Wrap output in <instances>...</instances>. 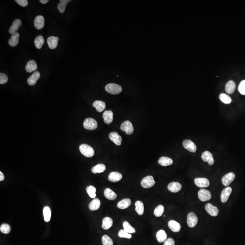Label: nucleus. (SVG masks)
Returning a JSON list of instances; mask_svg holds the SVG:
<instances>
[{"mask_svg": "<svg viewBox=\"0 0 245 245\" xmlns=\"http://www.w3.org/2000/svg\"><path fill=\"white\" fill-rule=\"evenodd\" d=\"M103 245H113V241L108 235H103L102 238Z\"/></svg>", "mask_w": 245, "mask_h": 245, "instance_id": "nucleus-42", "label": "nucleus"}, {"mask_svg": "<svg viewBox=\"0 0 245 245\" xmlns=\"http://www.w3.org/2000/svg\"><path fill=\"white\" fill-rule=\"evenodd\" d=\"M236 176L233 172H229L222 178V182L225 186H228L232 183L235 179Z\"/></svg>", "mask_w": 245, "mask_h": 245, "instance_id": "nucleus-8", "label": "nucleus"}, {"mask_svg": "<svg viewBox=\"0 0 245 245\" xmlns=\"http://www.w3.org/2000/svg\"><path fill=\"white\" fill-rule=\"evenodd\" d=\"M113 112L111 110H106L103 112V118L104 122L107 124L111 123L113 120Z\"/></svg>", "mask_w": 245, "mask_h": 245, "instance_id": "nucleus-21", "label": "nucleus"}, {"mask_svg": "<svg viewBox=\"0 0 245 245\" xmlns=\"http://www.w3.org/2000/svg\"><path fill=\"white\" fill-rule=\"evenodd\" d=\"M159 164L162 166H168L173 163V161L169 157H162L158 161Z\"/></svg>", "mask_w": 245, "mask_h": 245, "instance_id": "nucleus-29", "label": "nucleus"}, {"mask_svg": "<svg viewBox=\"0 0 245 245\" xmlns=\"http://www.w3.org/2000/svg\"><path fill=\"white\" fill-rule=\"evenodd\" d=\"M198 197L202 202L208 201L212 198V195L209 191L205 189H201L198 192Z\"/></svg>", "mask_w": 245, "mask_h": 245, "instance_id": "nucleus-4", "label": "nucleus"}, {"mask_svg": "<svg viewBox=\"0 0 245 245\" xmlns=\"http://www.w3.org/2000/svg\"><path fill=\"white\" fill-rule=\"evenodd\" d=\"M164 208L163 205H160L156 208L154 211V215L156 217H160L164 213Z\"/></svg>", "mask_w": 245, "mask_h": 245, "instance_id": "nucleus-39", "label": "nucleus"}, {"mask_svg": "<svg viewBox=\"0 0 245 245\" xmlns=\"http://www.w3.org/2000/svg\"><path fill=\"white\" fill-rule=\"evenodd\" d=\"M113 224V220L110 217H104L103 219L102 227L104 230H108L112 226Z\"/></svg>", "mask_w": 245, "mask_h": 245, "instance_id": "nucleus-28", "label": "nucleus"}, {"mask_svg": "<svg viewBox=\"0 0 245 245\" xmlns=\"http://www.w3.org/2000/svg\"><path fill=\"white\" fill-rule=\"evenodd\" d=\"M34 25L36 29L40 30L45 25V19L42 16H38L34 19Z\"/></svg>", "mask_w": 245, "mask_h": 245, "instance_id": "nucleus-16", "label": "nucleus"}, {"mask_svg": "<svg viewBox=\"0 0 245 245\" xmlns=\"http://www.w3.org/2000/svg\"><path fill=\"white\" fill-rule=\"evenodd\" d=\"M198 223V217L194 213L191 212L187 216V225L191 228L195 227Z\"/></svg>", "mask_w": 245, "mask_h": 245, "instance_id": "nucleus-7", "label": "nucleus"}, {"mask_svg": "<svg viewBox=\"0 0 245 245\" xmlns=\"http://www.w3.org/2000/svg\"><path fill=\"white\" fill-rule=\"evenodd\" d=\"M104 196L109 200H114L116 199L117 195L114 191L109 188H107L104 191Z\"/></svg>", "mask_w": 245, "mask_h": 245, "instance_id": "nucleus-27", "label": "nucleus"}, {"mask_svg": "<svg viewBox=\"0 0 245 245\" xmlns=\"http://www.w3.org/2000/svg\"><path fill=\"white\" fill-rule=\"evenodd\" d=\"M236 85L234 81L230 80L227 82L226 85V91L229 94H232L235 91Z\"/></svg>", "mask_w": 245, "mask_h": 245, "instance_id": "nucleus-30", "label": "nucleus"}, {"mask_svg": "<svg viewBox=\"0 0 245 245\" xmlns=\"http://www.w3.org/2000/svg\"><path fill=\"white\" fill-rule=\"evenodd\" d=\"M202 159L203 161L208 162L209 165H212L214 163V160L213 155L208 151H205L202 155Z\"/></svg>", "mask_w": 245, "mask_h": 245, "instance_id": "nucleus-12", "label": "nucleus"}, {"mask_svg": "<svg viewBox=\"0 0 245 245\" xmlns=\"http://www.w3.org/2000/svg\"><path fill=\"white\" fill-rule=\"evenodd\" d=\"M100 200L98 199H94L89 204V209L91 211H95L100 208Z\"/></svg>", "mask_w": 245, "mask_h": 245, "instance_id": "nucleus-31", "label": "nucleus"}, {"mask_svg": "<svg viewBox=\"0 0 245 245\" xmlns=\"http://www.w3.org/2000/svg\"><path fill=\"white\" fill-rule=\"evenodd\" d=\"M219 98L221 101L225 104H229L231 103V98L229 95L226 94H221L219 96Z\"/></svg>", "mask_w": 245, "mask_h": 245, "instance_id": "nucleus-41", "label": "nucleus"}, {"mask_svg": "<svg viewBox=\"0 0 245 245\" xmlns=\"http://www.w3.org/2000/svg\"><path fill=\"white\" fill-rule=\"evenodd\" d=\"M87 193L91 198L94 199L96 197V188L93 186H89L86 187Z\"/></svg>", "mask_w": 245, "mask_h": 245, "instance_id": "nucleus-40", "label": "nucleus"}, {"mask_svg": "<svg viewBox=\"0 0 245 245\" xmlns=\"http://www.w3.org/2000/svg\"><path fill=\"white\" fill-rule=\"evenodd\" d=\"M15 1L22 7H27L28 4V1L27 0H16Z\"/></svg>", "mask_w": 245, "mask_h": 245, "instance_id": "nucleus-47", "label": "nucleus"}, {"mask_svg": "<svg viewBox=\"0 0 245 245\" xmlns=\"http://www.w3.org/2000/svg\"><path fill=\"white\" fill-rule=\"evenodd\" d=\"M106 167L104 164H99L92 169V172L94 173H101L106 170Z\"/></svg>", "mask_w": 245, "mask_h": 245, "instance_id": "nucleus-35", "label": "nucleus"}, {"mask_svg": "<svg viewBox=\"0 0 245 245\" xmlns=\"http://www.w3.org/2000/svg\"><path fill=\"white\" fill-rule=\"evenodd\" d=\"M155 184V182L154 178L151 176H148L142 179L141 184L144 188H148L154 186Z\"/></svg>", "mask_w": 245, "mask_h": 245, "instance_id": "nucleus-5", "label": "nucleus"}, {"mask_svg": "<svg viewBox=\"0 0 245 245\" xmlns=\"http://www.w3.org/2000/svg\"><path fill=\"white\" fill-rule=\"evenodd\" d=\"M93 106L96 109L98 112H102L106 108V104L102 101L96 100L93 103Z\"/></svg>", "mask_w": 245, "mask_h": 245, "instance_id": "nucleus-25", "label": "nucleus"}, {"mask_svg": "<svg viewBox=\"0 0 245 245\" xmlns=\"http://www.w3.org/2000/svg\"><path fill=\"white\" fill-rule=\"evenodd\" d=\"M79 149L81 154L86 157H91L94 155V150L89 145L82 144L79 146Z\"/></svg>", "mask_w": 245, "mask_h": 245, "instance_id": "nucleus-2", "label": "nucleus"}, {"mask_svg": "<svg viewBox=\"0 0 245 245\" xmlns=\"http://www.w3.org/2000/svg\"><path fill=\"white\" fill-rule=\"evenodd\" d=\"M37 69V62L34 60H31L27 62L25 66V70L28 73L35 71Z\"/></svg>", "mask_w": 245, "mask_h": 245, "instance_id": "nucleus-23", "label": "nucleus"}, {"mask_svg": "<svg viewBox=\"0 0 245 245\" xmlns=\"http://www.w3.org/2000/svg\"><path fill=\"white\" fill-rule=\"evenodd\" d=\"M22 24V21L20 19H16L9 30V33L13 34L16 33L17 31L20 28Z\"/></svg>", "mask_w": 245, "mask_h": 245, "instance_id": "nucleus-15", "label": "nucleus"}, {"mask_svg": "<svg viewBox=\"0 0 245 245\" xmlns=\"http://www.w3.org/2000/svg\"><path fill=\"white\" fill-rule=\"evenodd\" d=\"M8 77L7 75L3 73H0V84L1 85L5 84L7 82Z\"/></svg>", "mask_w": 245, "mask_h": 245, "instance_id": "nucleus-46", "label": "nucleus"}, {"mask_svg": "<svg viewBox=\"0 0 245 245\" xmlns=\"http://www.w3.org/2000/svg\"><path fill=\"white\" fill-rule=\"evenodd\" d=\"M59 40V38L54 37V36L49 37L47 40L49 47L51 49L56 48L58 45Z\"/></svg>", "mask_w": 245, "mask_h": 245, "instance_id": "nucleus-18", "label": "nucleus"}, {"mask_svg": "<svg viewBox=\"0 0 245 245\" xmlns=\"http://www.w3.org/2000/svg\"><path fill=\"white\" fill-rule=\"evenodd\" d=\"M118 236L120 238H126L127 239H131L132 237L131 234L125 231L124 229L120 230L118 233Z\"/></svg>", "mask_w": 245, "mask_h": 245, "instance_id": "nucleus-44", "label": "nucleus"}, {"mask_svg": "<svg viewBox=\"0 0 245 245\" xmlns=\"http://www.w3.org/2000/svg\"><path fill=\"white\" fill-rule=\"evenodd\" d=\"M123 226L124 229L128 233H130V234L134 233L136 232L135 229L133 227H132L127 221H124L123 222Z\"/></svg>", "mask_w": 245, "mask_h": 245, "instance_id": "nucleus-37", "label": "nucleus"}, {"mask_svg": "<svg viewBox=\"0 0 245 245\" xmlns=\"http://www.w3.org/2000/svg\"><path fill=\"white\" fill-rule=\"evenodd\" d=\"M40 1L41 3H42V4H46V3H47V2H48L49 1L48 0H40Z\"/></svg>", "mask_w": 245, "mask_h": 245, "instance_id": "nucleus-50", "label": "nucleus"}, {"mask_svg": "<svg viewBox=\"0 0 245 245\" xmlns=\"http://www.w3.org/2000/svg\"><path fill=\"white\" fill-rule=\"evenodd\" d=\"M105 90L107 92L112 94H117L120 93L122 91L121 86L117 84L111 83L106 85Z\"/></svg>", "mask_w": 245, "mask_h": 245, "instance_id": "nucleus-1", "label": "nucleus"}, {"mask_svg": "<svg viewBox=\"0 0 245 245\" xmlns=\"http://www.w3.org/2000/svg\"><path fill=\"white\" fill-rule=\"evenodd\" d=\"M109 138L111 141H113L116 145L119 146L121 145L122 139L120 135L117 132H111L109 135Z\"/></svg>", "mask_w": 245, "mask_h": 245, "instance_id": "nucleus-19", "label": "nucleus"}, {"mask_svg": "<svg viewBox=\"0 0 245 245\" xmlns=\"http://www.w3.org/2000/svg\"><path fill=\"white\" fill-rule=\"evenodd\" d=\"M120 129L121 130L125 132L126 134L128 135H130L132 134L133 132V127L132 124L131 122L130 121H124L121 124L120 126Z\"/></svg>", "mask_w": 245, "mask_h": 245, "instance_id": "nucleus-6", "label": "nucleus"}, {"mask_svg": "<svg viewBox=\"0 0 245 245\" xmlns=\"http://www.w3.org/2000/svg\"><path fill=\"white\" fill-rule=\"evenodd\" d=\"M167 233L163 230H160L157 233V240L160 243L164 242L167 240Z\"/></svg>", "mask_w": 245, "mask_h": 245, "instance_id": "nucleus-32", "label": "nucleus"}, {"mask_svg": "<svg viewBox=\"0 0 245 245\" xmlns=\"http://www.w3.org/2000/svg\"><path fill=\"white\" fill-rule=\"evenodd\" d=\"M164 245H175V242L174 240L171 238L167 239L164 241Z\"/></svg>", "mask_w": 245, "mask_h": 245, "instance_id": "nucleus-48", "label": "nucleus"}, {"mask_svg": "<svg viewBox=\"0 0 245 245\" xmlns=\"http://www.w3.org/2000/svg\"><path fill=\"white\" fill-rule=\"evenodd\" d=\"M43 215L44 220L46 222H49L51 218V211L49 207H46L43 209Z\"/></svg>", "mask_w": 245, "mask_h": 245, "instance_id": "nucleus-38", "label": "nucleus"}, {"mask_svg": "<svg viewBox=\"0 0 245 245\" xmlns=\"http://www.w3.org/2000/svg\"><path fill=\"white\" fill-rule=\"evenodd\" d=\"M40 74L38 71H34L28 79L27 82L30 85H34L40 77Z\"/></svg>", "mask_w": 245, "mask_h": 245, "instance_id": "nucleus-20", "label": "nucleus"}, {"mask_svg": "<svg viewBox=\"0 0 245 245\" xmlns=\"http://www.w3.org/2000/svg\"><path fill=\"white\" fill-rule=\"evenodd\" d=\"M168 226L170 229L174 232H179L181 229V225L180 223L174 220H170L169 221Z\"/></svg>", "mask_w": 245, "mask_h": 245, "instance_id": "nucleus-17", "label": "nucleus"}, {"mask_svg": "<svg viewBox=\"0 0 245 245\" xmlns=\"http://www.w3.org/2000/svg\"><path fill=\"white\" fill-rule=\"evenodd\" d=\"M205 209L207 213L212 216H217L219 213V210L217 207L213 206L211 203H209L206 204Z\"/></svg>", "mask_w": 245, "mask_h": 245, "instance_id": "nucleus-10", "label": "nucleus"}, {"mask_svg": "<svg viewBox=\"0 0 245 245\" xmlns=\"http://www.w3.org/2000/svg\"><path fill=\"white\" fill-rule=\"evenodd\" d=\"M183 146L186 149L192 153H195L197 151V146L193 141L190 140H185L183 141Z\"/></svg>", "mask_w": 245, "mask_h": 245, "instance_id": "nucleus-9", "label": "nucleus"}, {"mask_svg": "<svg viewBox=\"0 0 245 245\" xmlns=\"http://www.w3.org/2000/svg\"><path fill=\"white\" fill-rule=\"evenodd\" d=\"M232 192V188L230 187H228L224 188L222 191L221 195V202L223 203L226 202L229 199V196H230Z\"/></svg>", "mask_w": 245, "mask_h": 245, "instance_id": "nucleus-13", "label": "nucleus"}, {"mask_svg": "<svg viewBox=\"0 0 245 245\" xmlns=\"http://www.w3.org/2000/svg\"><path fill=\"white\" fill-rule=\"evenodd\" d=\"M20 34L19 33L16 32L12 34L10 39L9 40L8 43L11 47H15L18 45L19 43Z\"/></svg>", "mask_w": 245, "mask_h": 245, "instance_id": "nucleus-24", "label": "nucleus"}, {"mask_svg": "<svg viewBox=\"0 0 245 245\" xmlns=\"http://www.w3.org/2000/svg\"><path fill=\"white\" fill-rule=\"evenodd\" d=\"M83 126L86 130H93L97 129L98 124L95 119L89 118L85 119L83 123Z\"/></svg>", "mask_w": 245, "mask_h": 245, "instance_id": "nucleus-3", "label": "nucleus"}, {"mask_svg": "<svg viewBox=\"0 0 245 245\" xmlns=\"http://www.w3.org/2000/svg\"><path fill=\"white\" fill-rule=\"evenodd\" d=\"M131 204V201L129 199H122L118 203L117 207L121 209H124L127 208L130 206Z\"/></svg>", "mask_w": 245, "mask_h": 245, "instance_id": "nucleus-26", "label": "nucleus"}, {"mask_svg": "<svg viewBox=\"0 0 245 245\" xmlns=\"http://www.w3.org/2000/svg\"><path fill=\"white\" fill-rule=\"evenodd\" d=\"M122 178V175L117 172H113L109 176V180L110 182H117Z\"/></svg>", "mask_w": 245, "mask_h": 245, "instance_id": "nucleus-22", "label": "nucleus"}, {"mask_svg": "<svg viewBox=\"0 0 245 245\" xmlns=\"http://www.w3.org/2000/svg\"><path fill=\"white\" fill-rule=\"evenodd\" d=\"M195 185L200 188L207 187L209 186L210 182L207 178H198L194 180Z\"/></svg>", "mask_w": 245, "mask_h": 245, "instance_id": "nucleus-11", "label": "nucleus"}, {"mask_svg": "<svg viewBox=\"0 0 245 245\" xmlns=\"http://www.w3.org/2000/svg\"><path fill=\"white\" fill-rule=\"evenodd\" d=\"M71 1V0H60V3L57 5V8L60 13H63L64 12L66 5Z\"/></svg>", "mask_w": 245, "mask_h": 245, "instance_id": "nucleus-34", "label": "nucleus"}, {"mask_svg": "<svg viewBox=\"0 0 245 245\" xmlns=\"http://www.w3.org/2000/svg\"><path fill=\"white\" fill-rule=\"evenodd\" d=\"M34 45L38 49H40L44 43V38L42 36H39L34 40Z\"/></svg>", "mask_w": 245, "mask_h": 245, "instance_id": "nucleus-36", "label": "nucleus"}, {"mask_svg": "<svg viewBox=\"0 0 245 245\" xmlns=\"http://www.w3.org/2000/svg\"><path fill=\"white\" fill-rule=\"evenodd\" d=\"M238 91L241 94L245 95V80H242L238 86Z\"/></svg>", "mask_w": 245, "mask_h": 245, "instance_id": "nucleus-45", "label": "nucleus"}, {"mask_svg": "<svg viewBox=\"0 0 245 245\" xmlns=\"http://www.w3.org/2000/svg\"><path fill=\"white\" fill-rule=\"evenodd\" d=\"M135 211L139 215H143L144 213V205L141 201H137L135 203Z\"/></svg>", "mask_w": 245, "mask_h": 245, "instance_id": "nucleus-33", "label": "nucleus"}, {"mask_svg": "<svg viewBox=\"0 0 245 245\" xmlns=\"http://www.w3.org/2000/svg\"><path fill=\"white\" fill-rule=\"evenodd\" d=\"M182 185L178 182H172L168 185V189L172 193H178L182 189Z\"/></svg>", "mask_w": 245, "mask_h": 245, "instance_id": "nucleus-14", "label": "nucleus"}, {"mask_svg": "<svg viewBox=\"0 0 245 245\" xmlns=\"http://www.w3.org/2000/svg\"><path fill=\"white\" fill-rule=\"evenodd\" d=\"M4 179H5V177L3 173L1 172H0V181H3Z\"/></svg>", "mask_w": 245, "mask_h": 245, "instance_id": "nucleus-49", "label": "nucleus"}, {"mask_svg": "<svg viewBox=\"0 0 245 245\" xmlns=\"http://www.w3.org/2000/svg\"><path fill=\"white\" fill-rule=\"evenodd\" d=\"M0 231L4 234H8L10 231V226L7 224H2L0 227Z\"/></svg>", "mask_w": 245, "mask_h": 245, "instance_id": "nucleus-43", "label": "nucleus"}]
</instances>
